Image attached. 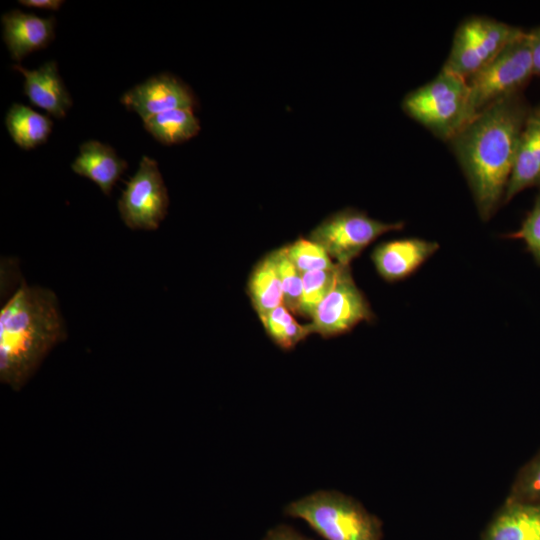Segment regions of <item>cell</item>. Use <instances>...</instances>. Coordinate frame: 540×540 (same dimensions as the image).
Masks as SVG:
<instances>
[{"label": "cell", "mask_w": 540, "mask_h": 540, "mask_svg": "<svg viewBox=\"0 0 540 540\" xmlns=\"http://www.w3.org/2000/svg\"><path fill=\"white\" fill-rule=\"evenodd\" d=\"M530 111L521 93L508 96L479 112L449 141L484 222L504 204Z\"/></svg>", "instance_id": "6da1fadb"}, {"label": "cell", "mask_w": 540, "mask_h": 540, "mask_svg": "<svg viewBox=\"0 0 540 540\" xmlns=\"http://www.w3.org/2000/svg\"><path fill=\"white\" fill-rule=\"evenodd\" d=\"M66 338L53 291L23 283L0 311V378L21 387L48 352Z\"/></svg>", "instance_id": "7a4b0ae2"}, {"label": "cell", "mask_w": 540, "mask_h": 540, "mask_svg": "<svg viewBox=\"0 0 540 540\" xmlns=\"http://www.w3.org/2000/svg\"><path fill=\"white\" fill-rule=\"evenodd\" d=\"M325 540H382L383 523L359 501L336 490H318L284 508Z\"/></svg>", "instance_id": "3957f363"}, {"label": "cell", "mask_w": 540, "mask_h": 540, "mask_svg": "<svg viewBox=\"0 0 540 540\" xmlns=\"http://www.w3.org/2000/svg\"><path fill=\"white\" fill-rule=\"evenodd\" d=\"M404 112L437 138L449 142L474 118L466 79L443 69L406 94Z\"/></svg>", "instance_id": "277c9868"}, {"label": "cell", "mask_w": 540, "mask_h": 540, "mask_svg": "<svg viewBox=\"0 0 540 540\" xmlns=\"http://www.w3.org/2000/svg\"><path fill=\"white\" fill-rule=\"evenodd\" d=\"M534 75L528 32L508 44L492 61L466 79L474 117L495 102L521 93Z\"/></svg>", "instance_id": "5b68a950"}, {"label": "cell", "mask_w": 540, "mask_h": 540, "mask_svg": "<svg viewBox=\"0 0 540 540\" xmlns=\"http://www.w3.org/2000/svg\"><path fill=\"white\" fill-rule=\"evenodd\" d=\"M523 32V29L497 19L470 16L457 27L442 69L468 79Z\"/></svg>", "instance_id": "8992f818"}, {"label": "cell", "mask_w": 540, "mask_h": 540, "mask_svg": "<svg viewBox=\"0 0 540 540\" xmlns=\"http://www.w3.org/2000/svg\"><path fill=\"white\" fill-rule=\"evenodd\" d=\"M403 227L402 221L382 222L364 211L347 207L326 217L310 232L309 238L319 243L336 264L350 266L379 236Z\"/></svg>", "instance_id": "52a82bcc"}, {"label": "cell", "mask_w": 540, "mask_h": 540, "mask_svg": "<svg viewBox=\"0 0 540 540\" xmlns=\"http://www.w3.org/2000/svg\"><path fill=\"white\" fill-rule=\"evenodd\" d=\"M375 314L356 285L350 266L338 265L334 284L316 308L309 323L312 334L331 338L350 332L361 322H373Z\"/></svg>", "instance_id": "ba28073f"}, {"label": "cell", "mask_w": 540, "mask_h": 540, "mask_svg": "<svg viewBox=\"0 0 540 540\" xmlns=\"http://www.w3.org/2000/svg\"><path fill=\"white\" fill-rule=\"evenodd\" d=\"M169 197L158 164L143 156L118 202L124 224L132 230H156L167 214Z\"/></svg>", "instance_id": "9c48e42d"}, {"label": "cell", "mask_w": 540, "mask_h": 540, "mask_svg": "<svg viewBox=\"0 0 540 540\" xmlns=\"http://www.w3.org/2000/svg\"><path fill=\"white\" fill-rule=\"evenodd\" d=\"M127 109L136 112L142 120L179 108L196 105L192 90L177 77L164 73L136 85L121 97Z\"/></svg>", "instance_id": "30bf717a"}, {"label": "cell", "mask_w": 540, "mask_h": 540, "mask_svg": "<svg viewBox=\"0 0 540 540\" xmlns=\"http://www.w3.org/2000/svg\"><path fill=\"white\" fill-rule=\"evenodd\" d=\"M439 247L436 241L418 237L392 239L375 246L371 260L383 280L395 283L416 273Z\"/></svg>", "instance_id": "8fae6325"}, {"label": "cell", "mask_w": 540, "mask_h": 540, "mask_svg": "<svg viewBox=\"0 0 540 540\" xmlns=\"http://www.w3.org/2000/svg\"><path fill=\"white\" fill-rule=\"evenodd\" d=\"M3 40L11 57L21 61L27 54L43 49L54 39L55 18L12 10L2 15Z\"/></svg>", "instance_id": "7c38bea8"}, {"label": "cell", "mask_w": 540, "mask_h": 540, "mask_svg": "<svg viewBox=\"0 0 540 540\" xmlns=\"http://www.w3.org/2000/svg\"><path fill=\"white\" fill-rule=\"evenodd\" d=\"M540 186V105L531 108L516 151L504 204L522 190Z\"/></svg>", "instance_id": "4fadbf2b"}, {"label": "cell", "mask_w": 540, "mask_h": 540, "mask_svg": "<svg viewBox=\"0 0 540 540\" xmlns=\"http://www.w3.org/2000/svg\"><path fill=\"white\" fill-rule=\"evenodd\" d=\"M13 69L25 78L24 93L30 102L56 118H64L72 99L60 77L55 61H48L35 70L20 65Z\"/></svg>", "instance_id": "5bb4252c"}, {"label": "cell", "mask_w": 540, "mask_h": 540, "mask_svg": "<svg viewBox=\"0 0 540 540\" xmlns=\"http://www.w3.org/2000/svg\"><path fill=\"white\" fill-rule=\"evenodd\" d=\"M483 540H540V501L508 499L486 528Z\"/></svg>", "instance_id": "9a60e30c"}, {"label": "cell", "mask_w": 540, "mask_h": 540, "mask_svg": "<svg viewBox=\"0 0 540 540\" xmlns=\"http://www.w3.org/2000/svg\"><path fill=\"white\" fill-rule=\"evenodd\" d=\"M127 167L112 147L95 140L80 145L79 155L71 165L76 174L92 180L107 196Z\"/></svg>", "instance_id": "2e32d148"}, {"label": "cell", "mask_w": 540, "mask_h": 540, "mask_svg": "<svg viewBox=\"0 0 540 540\" xmlns=\"http://www.w3.org/2000/svg\"><path fill=\"white\" fill-rule=\"evenodd\" d=\"M247 294L258 317L283 304V291L273 252L253 267L247 282Z\"/></svg>", "instance_id": "e0dca14e"}, {"label": "cell", "mask_w": 540, "mask_h": 540, "mask_svg": "<svg viewBox=\"0 0 540 540\" xmlns=\"http://www.w3.org/2000/svg\"><path fill=\"white\" fill-rule=\"evenodd\" d=\"M5 124L13 141L25 150L45 143L53 127L47 116L18 103L9 108Z\"/></svg>", "instance_id": "ac0fdd59"}, {"label": "cell", "mask_w": 540, "mask_h": 540, "mask_svg": "<svg viewBox=\"0 0 540 540\" xmlns=\"http://www.w3.org/2000/svg\"><path fill=\"white\" fill-rule=\"evenodd\" d=\"M145 129L165 145L179 144L198 134L200 124L191 108L162 112L143 121Z\"/></svg>", "instance_id": "d6986e66"}, {"label": "cell", "mask_w": 540, "mask_h": 540, "mask_svg": "<svg viewBox=\"0 0 540 540\" xmlns=\"http://www.w3.org/2000/svg\"><path fill=\"white\" fill-rule=\"evenodd\" d=\"M259 319L268 337L282 350L293 349L312 334L310 325L298 323L292 312L283 304Z\"/></svg>", "instance_id": "ffe728a7"}, {"label": "cell", "mask_w": 540, "mask_h": 540, "mask_svg": "<svg viewBox=\"0 0 540 540\" xmlns=\"http://www.w3.org/2000/svg\"><path fill=\"white\" fill-rule=\"evenodd\" d=\"M338 264L334 269L312 270L302 275V295L297 315L312 319L321 301L332 288Z\"/></svg>", "instance_id": "44dd1931"}, {"label": "cell", "mask_w": 540, "mask_h": 540, "mask_svg": "<svg viewBox=\"0 0 540 540\" xmlns=\"http://www.w3.org/2000/svg\"><path fill=\"white\" fill-rule=\"evenodd\" d=\"M283 247L290 261L302 274L312 270L334 269L337 266L327 251L309 237H299Z\"/></svg>", "instance_id": "7402d4cb"}, {"label": "cell", "mask_w": 540, "mask_h": 540, "mask_svg": "<svg viewBox=\"0 0 540 540\" xmlns=\"http://www.w3.org/2000/svg\"><path fill=\"white\" fill-rule=\"evenodd\" d=\"M273 252L277 270L280 276L283 305L292 313L297 315L301 295H302V273L290 261L284 247Z\"/></svg>", "instance_id": "603a6c76"}, {"label": "cell", "mask_w": 540, "mask_h": 540, "mask_svg": "<svg viewBox=\"0 0 540 540\" xmlns=\"http://www.w3.org/2000/svg\"><path fill=\"white\" fill-rule=\"evenodd\" d=\"M509 500L540 501V454L519 472Z\"/></svg>", "instance_id": "cb8c5ba5"}, {"label": "cell", "mask_w": 540, "mask_h": 540, "mask_svg": "<svg viewBox=\"0 0 540 540\" xmlns=\"http://www.w3.org/2000/svg\"><path fill=\"white\" fill-rule=\"evenodd\" d=\"M507 237L523 240L527 250L540 265V193L537 195L532 209L523 220L520 229Z\"/></svg>", "instance_id": "d4e9b609"}, {"label": "cell", "mask_w": 540, "mask_h": 540, "mask_svg": "<svg viewBox=\"0 0 540 540\" xmlns=\"http://www.w3.org/2000/svg\"><path fill=\"white\" fill-rule=\"evenodd\" d=\"M262 540H312L287 524H278L270 528Z\"/></svg>", "instance_id": "484cf974"}, {"label": "cell", "mask_w": 540, "mask_h": 540, "mask_svg": "<svg viewBox=\"0 0 540 540\" xmlns=\"http://www.w3.org/2000/svg\"><path fill=\"white\" fill-rule=\"evenodd\" d=\"M528 32L534 75L540 74V27Z\"/></svg>", "instance_id": "4316f807"}, {"label": "cell", "mask_w": 540, "mask_h": 540, "mask_svg": "<svg viewBox=\"0 0 540 540\" xmlns=\"http://www.w3.org/2000/svg\"><path fill=\"white\" fill-rule=\"evenodd\" d=\"M19 3L27 7L56 11L61 7L64 1H61V0H21L19 1Z\"/></svg>", "instance_id": "83f0119b"}]
</instances>
